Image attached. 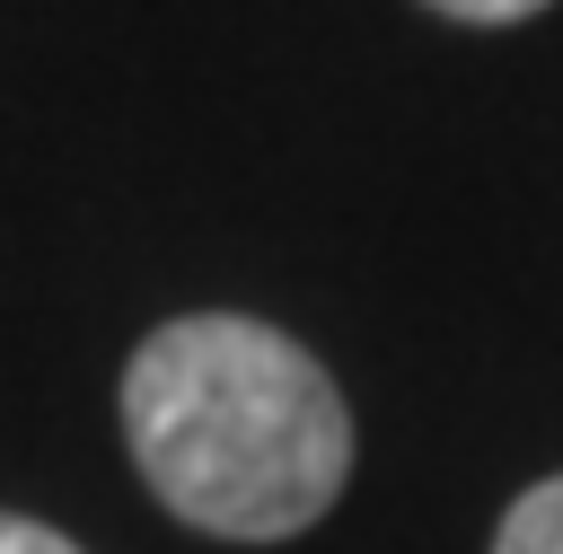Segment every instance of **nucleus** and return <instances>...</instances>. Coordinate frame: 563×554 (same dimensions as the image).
Returning <instances> with one entry per match:
<instances>
[{"label":"nucleus","instance_id":"4","mask_svg":"<svg viewBox=\"0 0 563 554\" xmlns=\"http://www.w3.org/2000/svg\"><path fill=\"white\" fill-rule=\"evenodd\" d=\"M440 18H466V26H510V18H537L545 0H431Z\"/></svg>","mask_w":563,"mask_h":554},{"label":"nucleus","instance_id":"3","mask_svg":"<svg viewBox=\"0 0 563 554\" xmlns=\"http://www.w3.org/2000/svg\"><path fill=\"white\" fill-rule=\"evenodd\" d=\"M0 554H79L62 528H44V519H18V510H0Z\"/></svg>","mask_w":563,"mask_h":554},{"label":"nucleus","instance_id":"1","mask_svg":"<svg viewBox=\"0 0 563 554\" xmlns=\"http://www.w3.org/2000/svg\"><path fill=\"white\" fill-rule=\"evenodd\" d=\"M123 440L150 492L229 545L299 536L352 475L334 378L255 317H176L123 369Z\"/></svg>","mask_w":563,"mask_h":554},{"label":"nucleus","instance_id":"2","mask_svg":"<svg viewBox=\"0 0 563 554\" xmlns=\"http://www.w3.org/2000/svg\"><path fill=\"white\" fill-rule=\"evenodd\" d=\"M493 554H563V475H545V484H528V492L510 501Z\"/></svg>","mask_w":563,"mask_h":554}]
</instances>
